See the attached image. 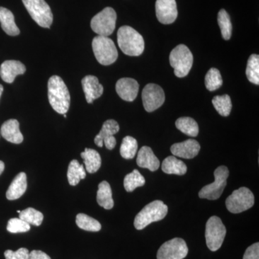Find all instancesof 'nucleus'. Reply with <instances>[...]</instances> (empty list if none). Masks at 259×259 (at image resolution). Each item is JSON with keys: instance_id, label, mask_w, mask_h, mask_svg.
Masks as SVG:
<instances>
[{"instance_id": "1", "label": "nucleus", "mask_w": 259, "mask_h": 259, "mask_svg": "<svg viewBox=\"0 0 259 259\" xmlns=\"http://www.w3.org/2000/svg\"><path fill=\"white\" fill-rule=\"evenodd\" d=\"M48 95L50 105L56 112L64 115L68 112L71 97L66 83L60 76L54 75L49 79Z\"/></svg>"}, {"instance_id": "2", "label": "nucleus", "mask_w": 259, "mask_h": 259, "mask_svg": "<svg viewBox=\"0 0 259 259\" xmlns=\"http://www.w3.org/2000/svg\"><path fill=\"white\" fill-rule=\"evenodd\" d=\"M117 44L121 51L130 56H139L144 53V37L131 27H121L117 31Z\"/></svg>"}, {"instance_id": "3", "label": "nucleus", "mask_w": 259, "mask_h": 259, "mask_svg": "<svg viewBox=\"0 0 259 259\" xmlns=\"http://www.w3.org/2000/svg\"><path fill=\"white\" fill-rule=\"evenodd\" d=\"M168 213V206L161 200H155L145 206L142 210L136 216L134 226L141 231L148 225L161 221Z\"/></svg>"}, {"instance_id": "4", "label": "nucleus", "mask_w": 259, "mask_h": 259, "mask_svg": "<svg viewBox=\"0 0 259 259\" xmlns=\"http://www.w3.org/2000/svg\"><path fill=\"white\" fill-rule=\"evenodd\" d=\"M93 49L97 61L104 66L113 64L118 57L115 42L108 37L97 35L94 37Z\"/></svg>"}, {"instance_id": "5", "label": "nucleus", "mask_w": 259, "mask_h": 259, "mask_svg": "<svg viewBox=\"0 0 259 259\" xmlns=\"http://www.w3.org/2000/svg\"><path fill=\"white\" fill-rule=\"evenodd\" d=\"M169 62L177 77L183 78L188 75L192 69L193 55L187 46L180 44L172 50L169 55Z\"/></svg>"}, {"instance_id": "6", "label": "nucleus", "mask_w": 259, "mask_h": 259, "mask_svg": "<svg viewBox=\"0 0 259 259\" xmlns=\"http://www.w3.org/2000/svg\"><path fill=\"white\" fill-rule=\"evenodd\" d=\"M214 175V182L204 186L199 191V198L216 200L222 195L227 185V180L229 177V170L226 166H221L216 168Z\"/></svg>"}, {"instance_id": "7", "label": "nucleus", "mask_w": 259, "mask_h": 259, "mask_svg": "<svg viewBox=\"0 0 259 259\" xmlns=\"http://www.w3.org/2000/svg\"><path fill=\"white\" fill-rule=\"evenodd\" d=\"M23 3L37 25L42 28H50L53 23V14L50 6L45 0H23Z\"/></svg>"}, {"instance_id": "8", "label": "nucleus", "mask_w": 259, "mask_h": 259, "mask_svg": "<svg viewBox=\"0 0 259 259\" xmlns=\"http://www.w3.org/2000/svg\"><path fill=\"white\" fill-rule=\"evenodd\" d=\"M226 236V228L217 216L209 218L205 228L206 243L211 251H216L222 246Z\"/></svg>"}, {"instance_id": "9", "label": "nucleus", "mask_w": 259, "mask_h": 259, "mask_svg": "<svg viewBox=\"0 0 259 259\" xmlns=\"http://www.w3.org/2000/svg\"><path fill=\"white\" fill-rule=\"evenodd\" d=\"M226 207L233 214H238L251 208L254 204V195L247 187L235 190L226 199Z\"/></svg>"}, {"instance_id": "10", "label": "nucleus", "mask_w": 259, "mask_h": 259, "mask_svg": "<svg viewBox=\"0 0 259 259\" xmlns=\"http://www.w3.org/2000/svg\"><path fill=\"white\" fill-rule=\"evenodd\" d=\"M116 20L117 14L115 10L108 7L92 19L91 28L98 35L108 37L115 30Z\"/></svg>"}, {"instance_id": "11", "label": "nucleus", "mask_w": 259, "mask_h": 259, "mask_svg": "<svg viewBox=\"0 0 259 259\" xmlns=\"http://www.w3.org/2000/svg\"><path fill=\"white\" fill-rule=\"evenodd\" d=\"M189 249L185 240L175 238L165 242L158 250L157 259H184Z\"/></svg>"}, {"instance_id": "12", "label": "nucleus", "mask_w": 259, "mask_h": 259, "mask_svg": "<svg viewBox=\"0 0 259 259\" xmlns=\"http://www.w3.org/2000/svg\"><path fill=\"white\" fill-rule=\"evenodd\" d=\"M142 100L146 112L155 111L164 103V92L158 85L148 83L143 90Z\"/></svg>"}, {"instance_id": "13", "label": "nucleus", "mask_w": 259, "mask_h": 259, "mask_svg": "<svg viewBox=\"0 0 259 259\" xmlns=\"http://www.w3.org/2000/svg\"><path fill=\"white\" fill-rule=\"evenodd\" d=\"M119 131H120V126L117 121L114 120L105 121L102 125L101 131L95 137V144L100 148L105 144L107 149H113L117 144L115 138L113 136L118 133Z\"/></svg>"}, {"instance_id": "14", "label": "nucleus", "mask_w": 259, "mask_h": 259, "mask_svg": "<svg viewBox=\"0 0 259 259\" xmlns=\"http://www.w3.org/2000/svg\"><path fill=\"white\" fill-rule=\"evenodd\" d=\"M156 13L160 23H173L178 16L176 0H156Z\"/></svg>"}, {"instance_id": "15", "label": "nucleus", "mask_w": 259, "mask_h": 259, "mask_svg": "<svg viewBox=\"0 0 259 259\" xmlns=\"http://www.w3.org/2000/svg\"><path fill=\"white\" fill-rule=\"evenodd\" d=\"M116 92L122 100L133 102L136 100L139 91V84L131 78H122L116 83Z\"/></svg>"}, {"instance_id": "16", "label": "nucleus", "mask_w": 259, "mask_h": 259, "mask_svg": "<svg viewBox=\"0 0 259 259\" xmlns=\"http://www.w3.org/2000/svg\"><path fill=\"white\" fill-rule=\"evenodd\" d=\"M200 150V145L194 139H188L182 143L172 145V154L178 157L191 159L197 156Z\"/></svg>"}, {"instance_id": "17", "label": "nucleus", "mask_w": 259, "mask_h": 259, "mask_svg": "<svg viewBox=\"0 0 259 259\" xmlns=\"http://www.w3.org/2000/svg\"><path fill=\"white\" fill-rule=\"evenodd\" d=\"M26 67L19 61H5L0 66V76L5 82L11 83L18 75L23 74Z\"/></svg>"}, {"instance_id": "18", "label": "nucleus", "mask_w": 259, "mask_h": 259, "mask_svg": "<svg viewBox=\"0 0 259 259\" xmlns=\"http://www.w3.org/2000/svg\"><path fill=\"white\" fill-rule=\"evenodd\" d=\"M81 84L88 103H93L94 100L101 97L103 94V86L99 82L98 79L95 76L88 75L85 76L81 80Z\"/></svg>"}, {"instance_id": "19", "label": "nucleus", "mask_w": 259, "mask_h": 259, "mask_svg": "<svg viewBox=\"0 0 259 259\" xmlns=\"http://www.w3.org/2000/svg\"><path fill=\"white\" fill-rule=\"evenodd\" d=\"M2 136L12 144H20L23 141V136L20 131V123L15 119H10L1 127Z\"/></svg>"}, {"instance_id": "20", "label": "nucleus", "mask_w": 259, "mask_h": 259, "mask_svg": "<svg viewBox=\"0 0 259 259\" xmlns=\"http://www.w3.org/2000/svg\"><path fill=\"white\" fill-rule=\"evenodd\" d=\"M138 166L141 168H148L151 171H156L160 167V161L155 156L153 150L148 146H143L138 153Z\"/></svg>"}, {"instance_id": "21", "label": "nucleus", "mask_w": 259, "mask_h": 259, "mask_svg": "<svg viewBox=\"0 0 259 259\" xmlns=\"http://www.w3.org/2000/svg\"><path fill=\"white\" fill-rule=\"evenodd\" d=\"M27 186L28 183L26 175L24 172H20L15 177L7 191V199L9 200H15L20 198L26 192Z\"/></svg>"}, {"instance_id": "22", "label": "nucleus", "mask_w": 259, "mask_h": 259, "mask_svg": "<svg viewBox=\"0 0 259 259\" xmlns=\"http://www.w3.org/2000/svg\"><path fill=\"white\" fill-rule=\"evenodd\" d=\"M0 23L3 30L10 36H16L20 34V30L15 22L14 15L3 7H0Z\"/></svg>"}, {"instance_id": "23", "label": "nucleus", "mask_w": 259, "mask_h": 259, "mask_svg": "<svg viewBox=\"0 0 259 259\" xmlns=\"http://www.w3.org/2000/svg\"><path fill=\"white\" fill-rule=\"evenodd\" d=\"M97 202L105 209H111L114 207L111 187L107 181H103L98 186Z\"/></svg>"}, {"instance_id": "24", "label": "nucleus", "mask_w": 259, "mask_h": 259, "mask_svg": "<svg viewBox=\"0 0 259 259\" xmlns=\"http://www.w3.org/2000/svg\"><path fill=\"white\" fill-rule=\"evenodd\" d=\"M162 171L167 175H185L187 173V165L175 156H171L165 158L162 163Z\"/></svg>"}, {"instance_id": "25", "label": "nucleus", "mask_w": 259, "mask_h": 259, "mask_svg": "<svg viewBox=\"0 0 259 259\" xmlns=\"http://www.w3.org/2000/svg\"><path fill=\"white\" fill-rule=\"evenodd\" d=\"M81 158L84 162L85 168L90 174L95 173L100 169L102 164L101 156L100 153L92 148H85L81 153Z\"/></svg>"}, {"instance_id": "26", "label": "nucleus", "mask_w": 259, "mask_h": 259, "mask_svg": "<svg viewBox=\"0 0 259 259\" xmlns=\"http://www.w3.org/2000/svg\"><path fill=\"white\" fill-rule=\"evenodd\" d=\"M86 177V171L83 165L80 164L77 160L70 162L68 168L67 178L70 185L76 186L80 181Z\"/></svg>"}, {"instance_id": "27", "label": "nucleus", "mask_w": 259, "mask_h": 259, "mask_svg": "<svg viewBox=\"0 0 259 259\" xmlns=\"http://www.w3.org/2000/svg\"><path fill=\"white\" fill-rule=\"evenodd\" d=\"M177 128L190 137H196L199 134V126L194 119L182 117L177 119L175 122Z\"/></svg>"}, {"instance_id": "28", "label": "nucleus", "mask_w": 259, "mask_h": 259, "mask_svg": "<svg viewBox=\"0 0 259 259\" xmlns=\"http://www.w3.org/2000/svg\"><path fill=\"white\" fill-rule=\"evenodd\" d=\"M76 223L79 228L86 231L98 232L102 228L99 221L83 213H79L76 215Z\"/></svg>"}, {"instance_id": "29", "label": "nucleus", "mask_w": 259, "mask_h": 259, "mask_svg": "<svg viewBox=\"0 0 259 259\" xmlns=\"http://www.w3.org/2000/svg\"><path fill=\"white\" fill-rule=\"evenodd\" d=\"M146 183L144 176L139 170L135 169L131 173L126 175L124 179V187L127 192H131L140 187H143Z\"/></svg>"}, {"instance_id": "30", "label": "nucleus", "mask_w": 259, "mask_h": 259, "mask_svg": "<svg viewBox=\"0 0 259 259\" xmlns=\"http://www.w3.org/2000/svg\"><path fill=\"white\" fill-rule=\"evenodd\" d=\"M245 74L250 82L259 84V56L257 54L250 56L247 63Z\"/></svg>"}, {"instance_id": "31", "label": "nucleus", "mask_w": 259, "mask_h": 259, "mask_svg": "<svg viewBox=\"0 0 259 259\" xmlns=\"http://www.w3.org/2000/svg\"><path fill=\"white\" fill-rule=\"evenodd\" d=\"M212 102L213 106L220 115L223 117L230 115L232 110V102L229 95L215 96L212 99Z\"/></svg>"}, {"instance_id": "32", "label": "nucleus", "mask_w": 259, "mask_h": 259, "mask_svg": "<svg viewBox=\"0 0 259 259\" xmlns=\"http://www.w3.org/2000/svg\"><path fill=\"white\" fill-rule=\"evenodd\" d=\"M138 150V142L134 138L126 136L122 140L120 146V155L125 159H132L136 156Z\"/></svg>"}, {"instance_id": "33", "label": "nucleus", "mask_w": 259, "mask_h": 259, "mask_svg": "<svg viewBox=\"0 0 259 259\" xmlns=\"http://www.w3.org/2000/svg\"><path fill=\"white\" fill-rule=\"evenodd\" d=\"M218 23L220 28H221V34H222L223 38L226 40H230L232 35L233 26H232L231 18H230L229 15L224 9L220 10L219 13H218Z\"/></svg>"}, {"instance_id": "34", "label": "nucleus", "mask_w": 259, "mask_h": 259, "mask_svg": "<svg viewBox=\"0 0 259 259\" xmlns=\"http://www.w3.org/2000/svg\"><path fill=\"white\" fill-rule=\"evenodd\" d=\"M19 218L28 223L29 225L40 226L44 221V214L37 209L28 207L19 213Z\"/></svg>"}, {"instance_id": "35", "label": "nucleus", "mask_w": 259, "mask_h": 259, "mask_svg": "<svg viewBox=\"0 0 259 259\" xmlns=\"http://www.w3.org/2000/svg\"><path fill=\"white\" fill-rule=\"evenodd\" d=\"M206 88L213 92L218 90L223 85V79L219 70L212 68L209 70L204 79Z\"/></svg>"}, {"instance_id": "36", "label": "nucleus", "mask_w": 259, "mask_h": 259, "mask_svg": "<svg viewBox=\"0 0 259 259\" xmlns=\"http://www.w3.org/2000/svg\"><path fill=\"white\" fill-rule=\"evenodd\" d=\"M7 230L11 233H26L30 231V225L20 218H11L8 221Z\"/></svg>"}, {"instance_id": "37", "label": "nucleus", "mask_w": 259, "mask_h": 259, "mask_svg": "<svg viewBox=\"0 0 259 259\" xmlns=\"http://www.w3.org/2000/svg\"><path fill=\"white\" fill-rule=\"evenodd\" d=\"M29 254L30 252L25 248H20L17 251L7 250L5 252V259H29Z\"/></svg>"}, {"instance_id": "38", "label": "nucleus", "mask_w": 259, "mask_h": 259, "mask_svg": "<svg viewBox=\"0 0 259 259\" xmlns=\"http://www.w3.org/2000/svg\"><path fill=\"white\" fill-rule=\"evenodd\" d=\"M243 259H259V243H253L245 250Z\"/></svg>"}, {"instance_id": "39", "label": "nucleus", "mask_w": 259, "mask_h": 259, "mask_svg": "<svg viewBox=\"0 0 259 259\" xmlns=\"http://www.w3.org/2000/svg\"><path fill=\"white\" fill-rule=\"evenodd\" d=\"M29 259H51V257L41 250H32L29 254Z\"/></svg>"}, {"instance_id": "40", "label": "nucleus", "mask_w": 259, "mask_h": 259, "mask_svg": "<svg viewBox=\"0 0 259 259\" xmlns=\"http://www.w3.org/2000/svg\"><path fill=\"white\" fill-rule=\"evenodd\" d=\"M5 170V163L4 162L0 161V175L3 174Z\"/></svg>"}, {"instance_id": "41", "label": "nucleus", "mask_w": 259, "mask_h": 259, "mask_svg": "<svg viewBox=\"0 0 259 259\" xmlns=\"http://www.w3.org/2000/svg\"><path fill=\"white\" fill-rule=\"evenodd\" d=\"M3 90H4V88H3V85L0 84V97H1L2 95H3Z\"/></svg>"}, {"instance_id": "42", "label": "nucleus", "mask_w": 259, "mask_h": 259, "mask_svg": "<svg viewBox=\"0 0 259 259\" xmlns=\"http://www.w3.org/2000/svg\"><path fill=\"white\" fill-rule=\"evenodd\" d=\"M64 117H65V118H66V114H64Z\"/></svg>"}, {"instance_id": "43", "label": "nucleus", "mask_w": 259, "mask_h": 259, "mask_svg": "<svg viewBox=\"0 0 259 259\" xmlns=\"http://www.w3.org/2000/svg\"><path fill=\"white\" fill-rule=\"evenodd\" d=\"M17 212H18V213H20V212H21V211H20V210H18V211H17Z\"/></svg>"}]
</instances>
